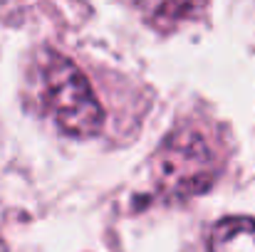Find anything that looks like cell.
<instances>
[{"mask_svg": "<svg viewBox=\"0 0 255 252\" xmlns=\"http://www.w3.org/2000/svg\"><path fill=\"white\" fill-rule=\"evenodd\" d=\"M42 96L57 126L77 139L97 136L104 126V109L97 101L85 72L62 55H50L42 70Z\"/></svg>", "mask_w": 255, "mask_h": 252, "instance_id": "cell-2", "label": "cell"}, {"mask_svg": "<svg viewBox=\"0 0 255 252\" xmlns=\"http://www.w3.org/2000/svg\"><path fill=\"white\" fill-rule=\"evenodd\" d=\"M208 0H139V7L159 30H171L203 12Z\"/></svg>", "mask_w": 255, "mask_h": 252, "instance_id": "cell-4", "label": "cell"}, {"mask_svg": "<svg viewBox=\"0 0 255 252\" xmlns=\"http://www.w3.org/2000/svg\"><path fill=\"white\" fill-rule=\"evenodd\" d=\"M208 252H255V220L251 218L221 220L211 233Z\"/></svg>", "mask_w": 255, "mask_h": 252, "instance_id": "cell-3", "label": "cell"}, {"mask_svg": "<svg viewBox=\"0 0 255 252\" xmlns=\"http://www.w3.org/2000/svg\"><path fill=\"white\" fill-rule=\"evenodd\" d=\"M154 180L169 198H191L206 193L218 173L221 156L216 154L208 136L193 126L171 131L154 154Z\"/></svg>", "mask_w": 255, "mask_h": 252, "instance_id": "cell-1", "label": "cell"}]
</instances>
